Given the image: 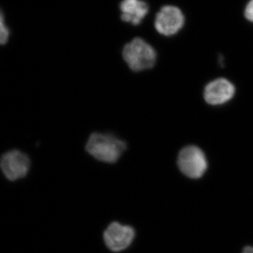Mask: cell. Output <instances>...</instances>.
Instances as JSON below:
<instances>
[{"instance_id":"10","label":"cell","mask_w":253,"mask_h":253,"mask_svg":"<svg viewBox=\"0 0 253 253\" xmlns=\"http://www.w3.org/2000/svg\"><path fill=\"white\" fill-rule=\"evenodd\" d=\"M245 16L249 21L253 23V0H251L246 6Z\"/></svg>"},{"instance_id":"11","label":"cell","mask_w":253,"mask_h":253,"mask_svg":"<svg viewBox=\"0 0 253 253\" xmlns=\"http://www.w3.org/2000/svg\"><path fill=\"white\" fill-rule=\"evenodd\" d=\"M242 253H253V247L245 248Z\"/></svg>"},{"instance_id":"6","label":"cell","mask_w":253,"mask_h":253,"mask_svg":"<svg viewBox=\"0 0 253 253\" xmlns=\"http://www.w3.org/2000/svg\"><path fill=\"white\" fill-rule=\"evenodd\" d=\"M135 231L130 226L113 222L104 231V240L108 249L115 253L127 249L134 241Z\"/></svg>"},{"instance_id":"4","label":"cell","mask_w":253,"mask_h":253,"mask_svg":"<svg viewBox=\"0 0 253 253\" xmlns=\"http://www.w3.org/2000/svg\"><path fill=\"white\" fill-rule=\"evenodd\" d=\"M31 161L27 155L18 150H12L3 155L1 168L3 174L10 181H16L27 175Z\"/></svg>"},{"instance_id":"3","label":"cell","mask_w":253,"mask_h":253,"mask_svg":"<svg viewBox=\"0 0 253 253\" xmlns=\"http://www.w3.org/2000/svg\"><path fill=\"white\" fill-rule=\"evenodd\" d=\"M177 163L181 172L191 179L201 177L208 168L206 156L197 146H189L181 150Z\"/></svg>"},{"instance_id":"1","label":"cell","mask_w":253,"mask_h":253,"mask_svg":"<svg viewBox=\"0 0 253 253\" xmlns=\"http://www.w3.org/2000/svg\"><path fill=\"white\" fill-rule=\"evenodd\" d=\"M126 141L108 133L94 132L89 136L86 144L88 154L101 162H117L126 149Z\"/></svg>"},{"instance_id":"7","label":"cell","mask_w":253,"mask_h":253,"mask_svg":"<svg viewBox=\"0 0 253 253\" xmlns=\"http://www.w3.org/2000/svg\"><path fill=\"white\" fill-rule=\"evenodd\" d=\"M235 87L224 78H219L210 83L205 88L204 98L208 104L217 106L225 104L232 99Z\"/></svg>"},{"instance_id":"5","label":"cell","mask_w":253,"mask_h":253,"mask_svg":"<svg viewBox=\"0 0 253 253\" xmlns=\"http://www.w3.org/2000/svg\"><path fill=\"white\" fill-rule=\"evenodd\" d=\"M185 22L184 14L174 6H165L158 11L155 20V28L160 34L171 36L178 33Z\"/></svg>"},{"instance_id":"8","label":"cell","mask_w":253,"mask_h":253,"mask_svg":"<svg viewBox=\"0 0 253 253\" xmlns=\"http://www.w3.org/2000/svg\"><path fill=\"white\" fill-rule=\"evenodd\" d=\"M121 19L134 26L140 24L149 12V6L142 0H123L120 4Z\"/></svg>"},{"instance_id":"9","label":"cell","mask_w":253,"mask_h":253,"mask_svg":"<svg viewBox=\"0 0 253 253\" xmlns=\"http://www.w3.org/2000/svg\"><path fill=\"white\" fill-rule=\"evenodd\" d=\"M9 31L7 26L4 23V16L1 14V20H0V42L1 44H6L9 40Z\"/></svg>"},{"instance_id":"2","label":"cell","mask_w":253,"mask_h":253,"mask_svg":"<svg viewBox=\"0 0 253 253\" xmlns=\"http://www.w3.org/2000/svg\"><path fill=\"white\" fill-rule=\"evenodd\" d=\"M123 57L131 71L140 72L154 67L157 54L149 43L136 38L124 46Z\"/></svg>"}]
</instances>
